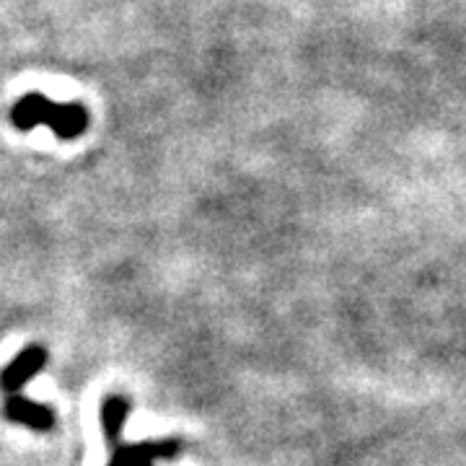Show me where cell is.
<instances>
[{
    "label": "cell",
    "instance_id": "cell-4",
    "mask_svg": "<svg viewBox=\"0 0 466 466\" xmlns=\"http://www.w3.org/2000/svg\"><path fill=\"white\" fill-rule=\"evenodd\" d=\"M3 412L8 420L14 422H21L32 431H50L55 425V412H52L47 404H39V401L26 400L21 394H14L8 397L5 404H3Z\"/></svg>",
    "mask_w": 466,
    "mask_h": 466
},
{
    "label": "cell",
    "instance_id": "cell-1",
    "mask_svg": "<svg viewBox=\"0 0 466 466\" xmlns=\"http://www.w3.org/2000/svg\"><path fill=\"white\" fill-rule=\"evenodd\" d=\"M11 119L18 130H34L45 125L60 140H76L88 127V112L81 104H57L39 91L21 96L11 112Z\"/></svg>",
    "mask_w": 466,
    "mask_h": 466
},
{
    "label": "cell",
    "instance_id": "cell-2",
    "mask_svg": "<svg viewBox=\"0 0 466 466\" xmlns=\"http://www.w3.org/2000/svg\"><path fill=\"white\" fill-rule=\"evenodd\" d=\"M127 412H130V401L125 397H109L101 407V422H104V433H106L109 451H112V459L106 466H153V461L171 459L179 451L174 441L122 443V425H125Z\"/></svg>",
    "mask_w": 466,
    "mask_h": 466
},
{
    "label": "cell",
    "instance_id": "cell-3",
    "mask_svg": "<svg viewBox=\"0 0 466 466\" xmlns=\"http://www.w3.org/2000/svg\"><path fill=\"white\" fill-rule=\"evenodd\" d=\"M45 363H47V352L42 348L32 345V348L21 350L16 358L3 368V373H0V389L5 394H18L24 389V383L34 379L45 368Z\"/></svg>",
    "mask_w": 466,
    "mask_h": 466
}]
</instances>
